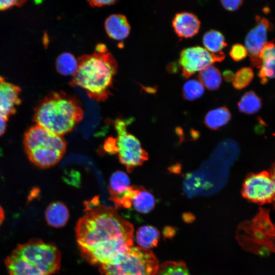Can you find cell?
Instances as JSON below:
<instances>
[{"label": "cell", "mask_w": 275, "mask_h": 275, "mask_svg": "<svg viewBox=\"0 0 275 275\" xmlns=\"http://www.w3.org/2000/svg\"><path fill=\"white\" fill-rule=\"evenodd\" d=\"M85 213L75 228L81 254L92 264L115 262L133 245V227L115 208L101 204L95 197L84 203Z\"/></svg>", "instance_id": "cell-1"}, {"label": "cell", "mask_w": 275, "mask_h": 275, "mask_svg": "<svg viewBox=\"0 0 275 275\" xmlns=\"http://www.w3.org/2000/svg\"><path fill=\"white\" fill-rule=\"evenodd\" d=\"M118 65L104 44H98L93 53L78 59V67L70 84L78 86L95 101H105L111 94Z\"/></svg>", "instance_id": "cell-2"}, {"label": "cell", "mask_w": 275, "mask_h": 275, "mask_svg": "<svg viewBox=\"0 0 275 275\" xmlns=\"http://www.w3.org/2000/svg\"><path fill=\"white\" fill-rule=\"evenodd\" d=\"M61 260L54 244L32 238L18 244L4 264L8 275H52L59 270Z\"/></svg>", "instance_id": "cell-3"}, {"label": "cell", "mask_w": 275, "mask_h": 275, "mask_svg": "<svg viewBox=\"0 0 275 275\" xmlns=\"http://www.w3.org/2000/svg\"><path fill=\"white\" fill-rule=\"evenodd\" d=\"M84 112L78 99L63 91L52 92L36 106L33 117L36 124L57 135L71 131L80 122Z\"/></svg>", "instance_id": "cell-4"}, {"label": "cell", "mask_w": 275, "mask_h": 275, "mask_svg": "<svg viewBox=\"0 0 275 275\" xmlns=\"http://www.w3.org/2000/svg\"><path fill=\"white\" fill-rule=\"evenodd\" d=\"M23 144L30 160L42 169L58 163L64 156L67 146L62 136L52 133L37 124L26 131Z\"/></svg>", "instance_id": "cell-5"}, {"label": "cell", "mask_w": 275, "mask_h": 275, "mask_svg": "<svg viewBox=\"0 0 275 275\" xmlns=\"http://www.w3.org/2000/svg\"><path fill=\"white\" fill-rule=\"evenodd\" d=\"M239 237L245 249L257 254L275 252V226L270 218L269 210L260 208L251 221L242 224Z\"/></svg>", "instance_id": "cell-6"}, {"label": "cell", "mask_w": 275, "mask_h": 275, "mask_svg": "<svg viewBox=\"0 0 275 275\" xmlns=\"http://www.w3.org/2000/svg\"><path fill=\"white\" fill-rule=\"evenodd\" d=\"M159 265L150 250L132 246L114 263L100 266L101 275H155Z\"/></svg>", "instance_id": "cell-7"}, {"label": "cell", "mask_w": 275, "mask_h": 275, "mask_svg": "<svg viewBox=\"0 0 275 275\" xmlns=\"http://www.w3.org/2000/svg\"><path fill=\"white\" fill-rule=\"evenodd\" d=\"M114 126L117 137L113 138V154L117 153L120 162L130 173L148 159V154L142 148L139 140L128 132L126 122L117 119Z\"/></svg>", "instance_id": "cell-8"}, {"label": "cell", "mask_w": 275, "mask_h": 275, "mask_svg": "<svg viewBox=\"0 0 275 275\" xmlns=\"http://www.w3.org/2000/svg\"><path fill=\"white\" fill-rule=\"evenodd\" d=\"M241 195L245 199L261 205L273 203L275 185L268 172L250 173L245 178Z\"/></svg>", "instance_id": "cell-9"}, {"label": "cell", "mask_w": 275, "mask_h": 275, "mask_svg": "<svg viewBox=\"0 0 275 275\" xmlns=\"http://www.w3.org/2000/svg\"><path fill=\"white\" fill-rule=\"evenodd\" d=\"M225 58L223 52L212 53L199 46L183 49L180 54L179 64L181 67L182 76L188 78L196 72L200 71Z\"/></svg>", "instance_id": "cell-10"}, {"label": "cell", "mask_w": 275, "mask_h": 275, "mask_svg": "<svg viewBox=\"0 0 275 275\" xmlns=\"http://www.w3.org/2000/svg\"><path fill=\"white\" fill-rule=\"evenodd\" d=\"M256 25L248 33L245 39V48L249 52L251 65L260 68V53L267 42V33L272 29V24L264 17L256 16Z\"/></svg>", "instance_id": "cell-11"}, {"label": "cell", "mask_w": 275, "mask_h": 275, "mask_svg": "<svg viewBox=\"0 0 275 275\" xmlns=\"http://www.w3.org/2000/svg\"><path fill=\"white\" fill-rule=\"evenodd\" d=\"M21 89L0 76V116L7 121L16 111L21 103Z\"/></svg>", "instance_id": "cell-12"}, {"label": "cell", "mask_w": 275, "mask_h": 275, "mask_svg": "<svg viewBox=\"0 0 275 275\" xmlns=\"http://www.w3.org/2000/svg\"><path fill=\"white\" fill-rule=\"evenodd\" d=\"M200 25L198 17L188 12L176 13L172 20V26L175 33L182 38L194 37L198 33Z\"/></svg>", "instance_id": "cell-13"}, {"label": "cell", "mask_w": 275, "mask_h": 275, "mask_svg": "<svg viewBox=\"0 0 275 275\" xmlns=\"http://www.w3.org/2000/svg\"><path fill=\"white\" fill-rule=\"evenodd\" d=\"M260 67L259 77L261 83L265 84L268 78H275V44L272 41L267 42L259 54Z\"/></svg>", "instance_id": "cell-14"}, {"label": "cell", "mask_w": 275, "mask_h": 275, "mask_svg": "<svg viewBox=\"0 0 275 275\" xmlns=\"http://www.w3.org/2000/svg\"><path fill=\"white\" fill-rule=\"evenodd\" d=\"M130 186V179L126 173L117 171L111 175L108 189L110 200L114 203L115 208Z\"/></svg>", "instance_id": "cell-15"}, {"label": "cell", "mask_w": 275, "mask_h": 275, "mask_svg": "<svg viewBox=\"0 0 275 275\" xmlns=\"http://www.w3.org/2000/svg\"><path fill=\"white\" fill-rule=\"evenodd\" d=\"M105 29L108 36L116 40H122L129 35L130 27L126 17L115 14L108 16L105 21Z\"/></svg>", "instance_id": "cell-16"}, {"label": "cell", "mask_w": 275, "mask_h": 275, "mask_svg": "<svg viewBox=\"0 0 275 275\" xmlns=\"http://www.w3.org/2000/svg\"><path fill=\"white\" fill-rule=\"evenodd\" d=\"M45 218L49 226L55 228H61L67 223L69 218V211L63 203L54 202L46 207Z\"/></svg>", "instance_id": "cell-17"}, {"label": "cell", "mask_w": 275, "mask_h": 275, "mask_svg": "<svg viewBox=\"0 0 275 275\" xmlns=\"http://www.w3.org/2000/svg\"><path fill=\"white\" fill-rule=\"evenodd\" d=\"M155 200L154 196L142 186H136L132 201V206L138 212L146 214L154 208Z\"/></svg>", "instance_id": "cell-18"}, {"label": "cell", "mask_w": 275, "mask_h": 275, "mask_svg": "<svg viewBox=\"0 0 275 275\" xmlns=\"http://www.w3.org/2000/svg\"><path fill=\"white\" fill-rule=\"evenodd\" d=\"M159 236L157 229L152 226L145 225L136 232L135 240L139 247L150 250L157 245Z\"/></svg>", "instance_id": "cell-19"}, {"label": "cell", "mask_w": 275, "mask_h": 275, "mask_svg": "<svg viewBox=\"0 0 275 275\" xmlns=\"http://www.w3.org/2000/svg\"><path fill=\"white\" fill-rule=\"evenodd\" d=\"M231 118L228 108L221 106L209 111L204 117V123L210 129L216 130L227 124Z\"/></svg>", "instance_id": "cell-20"}, {"label": "cell", "mask_w": 275, "mask_h": 275, "mask_svg": "<svg viewBox=\"0 0 275 275\" xmlns=\"http://www.w3.org/2000/svg\"><path fill=\"white\" fill-rule=\"evenodd\" d=\"M202 42L205 48L212 53L222 52V50L227 45L224 36L220 32L210 30L203 35Z\"/></svg>", "instance_id": "cell-21"}, {"label": "cell", "mask_w": 275, "mask_h": 275, "mask_svg": "<svg viewBox=\"0 0 275 275\" xmlns=\"http://www.w3.org/2000/svg\"><path fill=\"white\" fill-rule=\"evenodd\" d=\"M198 77L202 84L209 90H217L222 83V75L219 70L212 65L200 71Z\"/></svg>", "instance_id": "cell-22"}, {"label": "cell", "mask_w": 275, "mask_h": 275, "mask_svg": "<svg viewBox=\"0 0 275 275\" xmlns=\"http://www.w3.org/2000/svg\"><path fill=\"white\" fill-rule=\"evenodd\" d=\"M238 109L242 113L251 115L258 112L262 107L261 98L254 91L246 92L237 104Z\"/></svg>", "instance_id": "cell-23"}, {"label": "cell", "mask_w": 275, "mask_h": 275, "mask_svg": "<svg viewBox=\"0 0 275 275\" xmlns=\"http://www.w3.org/2000/svg\"><path fill=\"white\" fill-rule=\"evenodd\" d=\"M78 67V61L70 53L64 52L57 59L56 68L63 75H74Z\"/></svg>", "instance_id": "cell-24"}, {"label": "cell", "mask_w": 275, "mask_h": 275, "mask_svg": "<svg viewBox=\"0 0 275 275\" xmlns=\"http://www.w3.org/2000/svg\"><path fill=\"white\" fill-rule=\"evenodd\" d=\"M155 275H190V274L183 262L168 261L159 265Z\"/></svg>", "instance_id": "cell-25"}, {"label": "cell", "mask_w": 275, "mask_h": 275, "mask_svg": "<svg viewBox=\"0 0 275 275\" xmlns=\"http://www.w3.org/2000/svg\"><path fill=\"white\" fill-rule=\"evenodd\" d=\"M204 92L203 85L197 79H193L187 81L182 88L183 97L188 101H193L200 98Z\"/></svg>", "instance_id": "cell-26"}, {"label": "cell", "mask_w": 275, "mask_h": 275, "mask_svg": "<svg viewBox=\"0 0 275 275\" xmlns=\"http://www.w3.org/2000/svg\"><path fill=\"white\" fill-rule=\"evenodd\" d=\"M254 77V72L251 67H245L239 69L233 80V86L237 90H241L247 87Z\"/></svg>", "instance_id": "cell-27"}, {"label": "cell", "mask_w": 275, "mask_h": 275, "mask_svg": "<svg viewBox=\"0 0 275 275\" xmlns=\"http://www.w3.org/2000/svg\"><path fill=\"white\" fill-rule=\"evenodd\" d=\"M246 48L243 45L236 43L233 44L230 50L229 54L231 58L236 62H239L244 59L248 55Z\"/></svg>", "instance_id": "cell-28"}, {"label": "cell", "mask_w": 275, "mask_h": 275, "mask_svg": "<svg viewBox=\"0 0 275 275\" xmlns=\"http://www.w3.org/2000/svg\"><path fill=\"white\" fill-rule=\"evenodd\" d=\"M243 1L241 0L221 1L223 7L229 11H236L242 5Z\"/></svg>", "instance_id": "cell-29"}, {"label": "cell", "mask_w": 275, "mask_h": 275, "mask_svg": "<svg viewBox=\"0 0 275 275\" xmlns=\"http://www.w3.org/2000/svg\"><path fill=\"white\" fill-rule=\"evenodd\" d=\"M25 2V1L0 0V11L7 10L14 6H21Z\"/></svg>", "instance_id": "cell-30"}, {"label": "cell", "mask_w": 275, "mask_h": 275, "mask_svg": "<svg viewBox=\"0 0 275 275\" xmlns=\"http://www.w3.org/2000/svg\"><path fill=\"white\" fill-rule=\"evenodd\" d=\"M89 4L92 7H101L104 6H108L115 4L116 1H88Z\"/></svg>", "instance_id": "cell-31"}, {"label": "cell", "mask_w": 275, "mask_h": 275, "mask_svg": "<svg viewBox=\"0 0 275 275\" xmlns=\"http://www.w3.org/2000/svg\"><path fill=\"white\" fill-rule=\"evenodd\" d=\"M223 76L226 81L231 82L233 80L234 74L232 71L227 70L223 72Z\"/></svg>", "instance_id": "cell-32"}, {"label": "cell", "mask_w": 275, "mask_h": 275, "mask_svg": "<svg viewBox=\"0 0 275 275\" xmlns=\"http://www.w3.org/2000/svg\"><path fill=\"white\" fill-rule=\"evenodd\" d=\"M7 121L5 118L0 116V136L3 135L5 132Z\"/></svg>", "instance_id": "cell-33"}, {"label": "cell", "mask_w": 275, "mask_h": 275, "mask_svg": "<svg viewBox=\"0 0 275 275\" xmlns=\"http://www.w3.org/2000/svg\"><path fill=\"white\" fill-rule=\"evenodd\" d=\"M269 173L275 185V161L271 165ZM272 203L275 209V199Z\"/></svg>", "instance_id": "cell-34"}, {"label": "cell", "mask_w": 275, "mask_h": 275, "mask_svg": "<svg viewBox=\"0 0 275 275\" xmlns=\"http://www.w3.org/2000/svg\"><path fill=\"white\" fill-rule=\"evenodd\" d=\"M178 69L177 65L175 63H172L168 66V70L170 72H176Z\"/></svg>", "instance_id": "cell-35"}, {"label": "cell", "mask_w": 275, "mask_h": 275, "mask_svg": "<svg viewBox=\"0 0 275 275\" xmlns=\"http://www.w3.org/2000/svg\"><path fill=\"white\" fill-rule=\"evenodd\" d=\"M5 219V213L3 208L0 206V226Z\"/></svg>", "instance_id": "cell-36"}]
</instances>
